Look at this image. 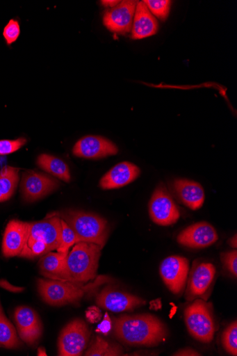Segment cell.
<instances>
[{"instance_id": "e575fe53", "label": "cell", "mask_w": 237, "mask_h": 356, "mask_svg": "<svg viewBox=\"0 0 237 356\" xmlns=\"http://www.w3.org/2000/svg\"><path fill=\"white\" fill-rule=\"evenodd\" d=\"M173 355H177V356H197V355H201L198 352H197L196 350L190 348H183V349H181L179 351H177V353H175Z\"/></svg>"}, {"instance_id": "5b68a950", "label": "cell", "mask_w": 237, "mask_h": 356, "mask_svg": "<svg viewBox=\"0 0 237 356\" xmlns=\"http://www.w3.org/2000/svg\"><path fill=\"white\" fill-rule=\"evenodd\" d=\"M185 321L189 334L196 340L210 343L215 333V323L211 305L196 300L185 309Z\"/></svg>"}, {"instance_id": "9c48e42d", "label": "cell", "mask_w": 237, "mask_h": 356, "mask_svg": "<svg viewBox=\"0 0 237 356\" xmlns=\"http://www.w3.org/2000/svg\"><path fill=\"white\" fill-rule=\"evenodd\" d=\"M61 231L60 218L54 214L41 221L27 222L26 241H40L51 252L57 250L61 243Z\"/></svg>"}, {"instance_id": "5bb4252c", "label": "cell", "mask_w": 237, "mask_h": 356, "mask_svg": "<svg viewBox=\"0 0 237 356\" xmlns=\"http://www.w3.org/2000/svg\"><path fill=\"white\" fill-rule=\"evenodd\" d=\"M96 302L99 307L117 313L132 311L146 304L145 300L139 297L111 288L101 291Z\"/></svg>"}, {"instance_id": "4fadbf2b", "label": "cell", "mask_w": 237, "mask_h": 356, "mask_svg": "<svg viewBox=\"0 0 237 356\" xmlns=\"http://www.w3.org/2000/svg\"><path fill=\"white\" fill-rule=\"evenodd\" d=\"M218 240L216 230L207 222H199L190 225L177 238L179 244L195 249L209 247Z\"/></svg>"}, {"instance_id": "74e56055", "label": "cell", "mask_w": 237, "mask_h": 356, "mask_svg": "<svg viewBox=\"0 0 237 356\" xmlns=\"http://www.w3.org/2000/svg\"><path fill=\"white\" fill-rule=\"evenodd\" d=\"M38 355H47V353L44 351V350L43 348H41V349L40 348Z\"/></svg>"}, {"instance_id": "83f0119b", "label": "cell", "mask_w": 237, "mask_h": 356, "mask_svg": "<svg viewBox=\"0 0 237 356\" xmlns=\"http://www.w3.org/2000/svg\"><path fill=\"white\" fill-rule=\"evenodd\" d=\"M144 3L152 14L161 20H165L170 13L172 2L168 0H147Z\"/></svg>"}, {"instance_id": "e0dca14e", "label": "cell", "mask_w": 237, "mask_h": 356, "mask_svg": "<svg viewBox=\"0 0 237 356\" xmlns=\"http://www.w3.org/2000/svg\"><path fill=\"white\" fill-rule=\"evenodd\" d=\"M172 188L179 201L190 209L196 211L204 204L206 194L200 184L188 179H178L173 181Z\"/></svg>"}, {"instance_id": "d590c367", "label": "cell", "mask_w": 237, "mask_h": 356, "mask_svg": "<svg viewBox=\"0 0 237 356\" xmlns=\"http://www.w3.org/2000/svg\"><path fill=\"white\" fill-rule=\"evenodd\" d=\"M101 5H103L104 6H105L106 8H113L115 7H116L117 5H119L120 3V1H114V0H108V1H106V0H104V1H101Z\"/></svg>"}, {"instance_id": "8d00e7d4", "label": "cell", "mask_w": 237, "mask_h": 356, "mask_svg": "<svg viewBox=\"0 0 237 356\" xmlns=\"http://www.w3.org/2000/svg\"><path fill=\"white\" fill-rule=\"evenodd\" d=\"M229 245L234 248H236L237 247V240H236V235H235L234 237H232L231 238H230L229 240Z\"/></svg>"}, {"instance_id": "f1b7e54d", "label": "cell", "mask_w": 237, "mask_h": 356, "mask_svg": "<svg viewBox=\"0 0 237 356\" xmlns=\"http://www.w3.org/2000/svg\"><path fill=\"white\" fill-rule=\"evenodd\" d=\"M20 35V26L17 21L11 19L6 25L3 31V36L8 45L15 42Z\"/></svg>"}, {"instance_id": "44dd1931", "label": "cell", "mask_w": 237, "mask_h": 356, "mask_svg": "<svg viewBox=\"0 0 237 356\" xmlns=\"http://www.w3.org/2000/svg\"><path fill=\"white\" fill-rule=\"evenodd\" d=\"M67 254L49 252L40 261V272L44 277L61 280Z\"/></svg>"}, {"instance_id": "7402d4cb", "label": "cell", "mask_w": 237, "mask_h": 356, "mask_svg": "<svg viewBox=\"0 0 237 356\" xmlns=\"http://www.w3.org/2000/svg\"><path fill=\"white\" fill-rule=\"evenodd\" d=\"M38 165L46 172L65 182L71 181L69 166L57 157L47 154H41L38 159Z\"/></svg>"}, {"instance_id": "ac0fdd59", "label": "cell", "mask_w": 237, "mask_h": 356, "mask_svg": "<svg viewBox=\"0 0 237 356\" xmlns=\"http://www.w3.org/2000/svg\"><path fill=\"white\" fill-rule=\"evenodd\" d=\"M140 173V169L137 165L123 161L101 177L99 186L105 190L119 188L136 180Z\"/></svg>"}, {"instance_id": "277c9868", "label": "cell", "mask_w": 237, "mask_h": 356, "mask_svg": "<svg viewBox=\"0 0 237 356\" xmlns=\"http://www.w3.org/2000/svg\"><path fill=\"white\" fill-rule=\"evenodd\" d=\"M38 286L42 300L49 305L58 307L78 302L95 284L85 286L67 281L40 279Z\"/></svg>"}, {"instance_id": "2e32d148", "label": "cell", "mask_w": 237, "mask_h": 356, "mask_svg": "<svg viewBox=\"0 0 237 356\" xmlns=\"http://www.w3.org/2000/svg\"><path fill=\"white\" fill-rule=\"evenodd\" d=\"M118 152L117 147L111 140L99 136H87L81 139L74 146L75 156L86 159H101Z\"/></svg>"}, {"instance_id": "4dcf8cb0", "label": "cell", "mask_w": 237, "mask_h": 356, "mask_svg": "<svg viewBox=\"0 0 237 356\" xmlns=\"http://www.w3.org/2000/svg\"><path fill=\"white\" fill-rule=\"evenodd\" d=\"M221 261L224 268L235 277L237 276V252L232 250L221 254Z\"/></svg>"}, {"instance_id": "6da1fadb", "label": "cell", "mask_w": 237, "mask_h": 356, "mask_svg": "<svg viewBox=\"0 0 237 356\" xmlns=\"http://www.w3.org/2000/svg\"><path fill=\"white\" fill-rule=\"evenodd\" d=\"M114 332L122 342L134 346H156L167 336L164 323L152 314L122 316L115 321Z\"/></svg>"}, {"instance_id": "603a6c76", "label": "cell", "mask_w": 237, "mask_h": 356, "mask_svg": "<svg viewBox=\"0 0 237 356\" xmlns=\"http://www.w3.org/2000/svg\"><path fill=\"white\" fill-rule=\"evenodd\" d=\"M19 170L7 167L0 172V202L10 200L16 190L19 182Z\"/></svg>"}, {"instance_id": "3957f363", "label": "cell", "mask_w": 237, "mask_h": 356, "mask_svg": "<svg viewBox=\"0 0 237 356\" xmlns=\"http://www.w3.org/2000/svg\"><path fill=\"white\" fill-rule=\"evenodd\" d=\"M70 226L79 242L96 244L104 248L109 236L108 221L98 215L81 211L67 210L55 214Z\"/></svg>"}, {"instance_id": "cb8c5ba5", "label": "cell", "mask_w": 237, "mask_h": 356, "mask_svg": "<svg viewBox=\"0 0 237 356\" xmlns=\"http://www.w3.org/2000/svg\"><path fill=\"white\" fill-rule=\"evenodd\" d=\"M0 345L10 349L17 348L21 346L17 332L5 315L1 304H0Z\"/></svg>"}, {"instance_id": "484cf974", "label": "cell", "mask_w": 237, "mask_h": 356, "mask_svg": "<svg viewBox=\"0 0 237 356\" xmlns=\"http://www.w3.org/2000/svg\"><path fill=\"white\" fill-rule=\"evenodd\" d=\"M61 222V243L58 248V252L63 254H69L70 249L79 242V240L69 225H67L63 219Z\"/></svg>"}, {"instance_id": "ffe728a7", "label": "cell", "mask_w": 237, "mask_h": 356, "mask_svg": "<svg viewBox=\"0 0 237 356\" xmlns=\"http://www.w3.org/2000/svg\"><path fill=\"white\" fill-rule=\"evenodd\" d=\"M158 29V22L144 1L138 3L131 28V38L138 40L152 37L156 34Z\"/></svg>"}, {"instance_id": "4316f807", "label": "cell", "mask_w": 237, "mask_h": 356, "mask_svg": "<svg viewBox=\"0 0 237 356\" xmlns=\"http://www.w3.org/2000/svg\"><path fill=\"white\" fill-rule=\"evenodd\" d=\"M222 345L230 355H237V322L234 321L226 328L222 335Z\"/></svg>"}, {"instance_id": "8992f818", "label": "cell", "mask_w": 237, "mask_h": 356, "mask_svg": "<svg viewBox=\"0 0 237 356\" xmlns=\"http://www.w3.org/2000/svg\"><path fill=\"white\" fill-rule=\"evenodd\" d=\"M152 220L161 226H170L180 218L179 207L167 188L161 184L155 189L149 204Z\"/></svg>"}, {"instance_id": "d4e9b609", "label": "cell", "mask_w": 237, "mask_h": 356, "mask_svg": "<svg viewBox=\"0 0 237 356\" xmlns=\"http://www.w3.org/2000/svg\"><path fill=\"white\" fill-rule=\"evenodd\" d=\"M122 348L111 344L99 337H96L90 348L85 353L86 356H117L122 355Z\"/></svg>"}, {"instance_id": "9a60e30c", "label": "cell", "mask_w": 237, "mask_h": 356, "mask_svg": "<svg viewBox=\"0 0 237 356\" xmlns=\"http://www.w3.org/2000/svg\"><path fill=\"white\" fill-rule=\"evenodd\" d=\"M216 268L213 264L202 263L195 266L188 280L186 298L188 300L204 296L215 279Z\"/></svg>"}, {"instance_id": "8fae6325", "label": "cell", "mask_w": 237, "mask_h": 356, "mask_svg": "<svg viewBox=\"0 0 237 356\" xmlns=\"http://www.w3.org/2000/svg\"><path fill=\"white\" fill-rule=\"evenodd\" d=\"M19 335L29 346H35L42 335V325L38 313L28 307H19L15 312Z\"/></svg>"}, {"instance_id": "1f68e13d", "label": "cell", "mask_w": 237, "mask_h": 356, "mask_svg": "<svg viewBox=\"0 0 237 356\" xmlns=\"http://www.w3.org/2000/svg\"><path fill=\"white\" fill-rule=\"evenodd\" d=\"M112 329V321L108 313L106 314L105 317L99 325H98L96 332L103 333L107 335Z\"/></svg>"}, {"instance_id": "7c38bea8", "label": "cell", "mask_w": 237, "mask_h": 356, "mask_svg": "<svg viewBox=\"0 0 237 356\" xmlns=\"http://www.w3.org/2000/svg\"><path fill=\"white\" fill-rule=\"evenodd\" d=\"M137 1L126 0L108 10L104 17L105 26L114 33L126 35L131 30Z\"/></svg>"}, {"instance_id": "7a4b0ae2", "label": "cell", "mask_w": 237, "mask_h": 356, "mask_svg": "<svg viewBox=\"0 0 237 356\" xmlns=\"http://www.w3.org/2000/svg\"><path fill=\"white\" fill-rule=\"evenodd\" d=\"M101 249L94 243H76L66 257L61 280L82 284L95 279Z\"/></svg>"}, {"instance_id": "ba28073f", "label": "cell", "mask_w": 237, "mask_h": 356, "mask_svg": "<svg viewBox=\"0 0 237 356\" xmlns=\"http://www.w3.org/2000/svg\"><path fill=\"white\" fill-rule=\"evenodd\" d=\"M188 273L189 261L181 256L168 257L160 266V275L164 284L174 295L183 292Z\"/></svg>"}, {"instance_id": "52a82bcc", "label": "cell", "mask_w": 237, "mask_h": 356, "mask_svg": "<svg viewBox=\"0 0 237 356\" xmlns=\"http://www.w3.org/2000/svg\"><path fill=\"white\" fill-rule=\"evenodd\" d=\"M90 332L85 322L77 318L69 323L58 339V355L79 356L85 349Z\"/></svg>"}, {"instance_id": "d6986e66", "label": "cell", "mask_w": 237, "mask_h": 356, "mask_svg": "<svg viewBox=\"0 0 237 356\" xmlns=\"http://www.w3.org/2000/svg\"><path fill=\"white\" fill-rule=\"evenodd\" d=\"M27 222L11 220L7 225L3 241V253L6 257L19 256L26 238Z\"/></svg>"}, {"instance_id": "f546056e", "label": "cell", "mask_w": 237, "mask_h": 356, "mask_svg": "<svg viewBox=\"0 0 237 356\" xmlns=\"http://www.w3.org/2000/svg\"><path fill=\"white\" fill-rule=\"evenodd\" d=\"M26 143V140L25 138H19L15 140H0V155L12 154L19 150Z\"/></svg>"}, {"instance_id": "836d02e7", "label": "cell", "mask_w": 237, "mask_h": 356, "mask_svg": "<svg viewBox=\"0 0 237 356\" xmlns=\"http://www.w3.org/2000/svg\"><path fill=\"white\" fill-rule=\"evenodd\" d=\"M100 316V312L96 307H92L87 312V318L92 323L97 321Z\"/></svg>"}, {"instance_id": "d6a6232c", "label": "cell", "mask_w": 237, "mask_h": 356, "mask_svg": "<svg viewBox=\"0 0 237 356\" xmlns=\"http://www.w3.org/2000/svg\"><path fill=\"white\" fill-rule=\"evenodd\" d=\"M0 287L10 291L12 293H22L24 290V288L16 286L10 284L7 280H0Z\"/></svg>"}, {"instance_id": "30bf717a", "label": "cell", "mask_w": 237, "mask_h": 356, "mask_svg": "<svg viewBox=\"0 0 237 356\" xmlns=\"http://www.w3.org/2000/svg\"><path fill=\"white\" fill-rule=\"evenodd\" d=\"M59 185L58 180L45 174L27 171L22 175L20 188L24 200L33 202L48 195Z\"/></svg>"}]
</instances>
